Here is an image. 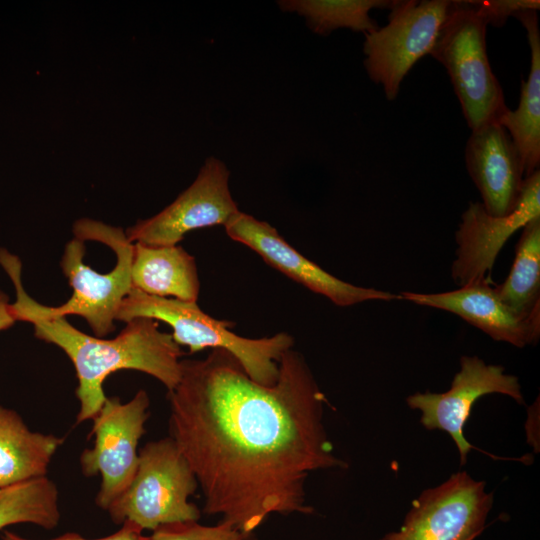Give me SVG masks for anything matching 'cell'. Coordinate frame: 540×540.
<instances>
[{"mask_svg":"<svg viewBox=\"0 0 540 540\" xmlns=\"http://www.w3.org/2000/svg\"><path fill=\"white\" fill-rule=\"evenodd\" d=\"M170 437L192 468L204 512L250 535L271 513H312L311 471L345 468L323 425L327 399L292 348L272 386L252 380L225 349L182 359L168 392Z\"/></svg>","mask_w":540,"mask_h":540,"instance_id":"6da1fadb","label":"cell"},{"mask_svg":"<svg viewBox=\"0 0 540 540\" xmlns=\"http://www.w3.org/2000/svg\"><path fill=\"white\" fill-rule=\"evenodd\" d=\"M0 266L15 288L10 304L15 321L29 322L39 340L54 344L71 360L78 380L75 394L80 403L76 423L92 418L107 396L105 379L119 370H136L153 376L171 392L181 378L183 352L171 334L159 329L156 320L137 318L126 323L112 339L91 336L78 330L64 317L42 314L37 301L22 283V263L18 256L0 248Z\"/></svg>","mask_w":540,"mask_h":540,"instance_id":"7a4b0ae2","label":"cell"},{"mask_svg":"<svg viewBox=\"0 0 540 540\" xmlns=\"http://www.w3.org/2000/svg\"><path fill=\"white\" fill-rule=\"evenodd\" d=\"M73 234L60 260L72 295L60 306H37L49 317L80 316L94 336L104 338L114 331L119 308L133 288V243L121 228L88 218L74 223Z\"/></svg>","mask_w":540,"mask_h":540,"instance_id":"3957f363","label":"cell"},{"mask_svg":"<svg viewBox=\"0 0 540 540\" xmlns=\"http://www.w3.org/2000/svg\"><path fill=\"white\" fill-rule=\"evenodd\" d=\"M137 318L162 321L172 328V337L190 353L206 348L225 349L241 364L255 382L274 385L279 377V361L294 344L291 335L281 332L272 337L251 339L229 330L230 322L204 313L197 302L152 296L132 288L123 300L116 321Z\"/></svg>","mask_w":540,"mask_h":540,"instance_id":"277c9868","label":"cell"},{"mask_svg":"<svg viewBox=\"0 0 540 540\" xmlns=\"http://www.w3.org/2000/svg\"><path fill=\"white\" fill-rule=\"evenodd\" d=\"M486 21L467 1H451L430 55L446 69L471 131L509 108L486 51Z\"/></svg>","mask_w":540,"mask_h":540,"instance_id":"5b68a950","label":"cell"},{"mask_svg":"<svg viewBox=\"0 0 540 540\" xmlns=\"http://www.w3.org/2000/svg\"><path fill=\"white\" fill-rule=\"evenodd\" d=\"M188 461L171 437L146 443L128 487L107 508L116 524L132 522L142 530L197 521L199 509L188 501L198 487Z\"/></svg>","mask_w":540,"mask_h":540,"instance_id":"8992f818","label":"cell"},{"mask_svg":"<svg viewBox=\"0 0 540 540\" xmlns=\"http://www.w3.org/2000/svg\"><path fill=\"white\" fill-rule=\"evenodd\" d=\"M450 3V0H394L388 23L364 34L366 72L375 84L382 86L387 100H395L404 77L418 60L430 53Z\"/></svg>","mask_w":540,"mask_h":540,"instance_id":"52a82bcc","label":"cell"},{"mask_svg":"<svg viewBox=\"0 0 540 540\" xmlns=\"http://www.w3.org/2000/svg\"><path fill=\"white\" fill-rule=\"evenodd\" d=\"M149 405V396L141 389L126 403L119 397H107L92 418L94 445L81 453L80 466L87 477L100 475L95 502L103 510L128 487L136 473L137 447L145 433Z\"/></svg>","mask_w":540,"mask_h":540,"instance_id":"ba28073f","label":"cell"},{"mask_svg":"<svg viewBox=\"0 0 540 540\" xmlns=\"http://www.w3.org/2000/svg\"><path fill=\"white\" fill-rule=\"evenodd\" d=\"M493 494L466 471L424 490L397 531L378 540H474L485 528Z\"/></svg>","mask_w":540,"mask_h":540,"instance_id":"9c48e42d","label":"cell"},{"mask_svg":"<svg viewBox=\"0 0 540 540\" xmlns=\"http://www.w3.org/2000/svg\"><path fill=\"white\" fill-rule=\"evenodd\" d=\"M507 395L519 404L524 403L521 385L516 376L507 374L501 365L487 364L477 356H462L460 370L455 374L450 388L443 393H415L406 402L412 409L420 410V423L427 430L448 433L465 465L468 453L477 449L464 436V427L475 402L487 394Z\"/></svg>","mask_w":540,"mask_h":540,"instance_id":"30bf717a","label":"cell"},{"mask_svg":"<svg viewBox=\"0 0 540 540\" xmlns=\"http://www.w3.org/2000/svg\"><path fill=\"white\" fill-rule=\"evenodd\" d=\"M225 164L209 157L195 181L170 205L126 230L132 243L149 246L177 245L192 230L225 225L238 210L229 189Z\"/></svg>","mask_w":540,"mask_h":540,"instance_id":"8fae6325","label":"cell"},{"mask_svg":"<svg viewBox=\"0 0 540 540\" xmlns=\"http://www.w3.org/2000/svg\"><path fill=\"white\" fill-rule=\"evenodd\" d=\"M540 217V172L524 179L515 209L498 217L489 214L480 202H470L455 232L457 248L451 278L459 287L492 282L496 258L507 240L532 219Z\"/></svg>","mask_w":540,"mask_h":540,"instance_id":"7c38bea8","label":"cell"},{"mask_svg":"<svg viewBox=\"0 0 540 540\" xmlns=\"http://www.w3.org/2000/svg\"><path fill=\"white\" fill-rule=\"evenodd\" d=\"M227 235L255 251L268 265L340 307L365 301H393L399 294L345 282L304 257L270 224L237 212L224 225Z\"/></svg>","mask_w":540,"mask_h":540,"instance_id":"4fadbf2b","label":"cell"},{"mask_svg":"<svg viewBox=\"0 0 540 540\" xmlns=\"http://www.w3.org/2000/svg\"><path fill=\"white\" fill-rule=\"evenodd\" d=\"M465 163L484 209L498 217L510 214L525 178L521 158L506 129L492 122L471 131Z\"/></svg>","mask_w":540,"mask_h":540,"instance_id":"5bb4252c","label":"cell"},{"mask_svg":"<svg viewBox=\"0 0 540 540\" xmlns=\"http://www.w3.org/2000/svg\"><path fill=\"white\" fill-rule=\"evenodd\" d=\"M493 282H480L441 293L401 292V299L450 312L480 329L495 341L523 348L540 337V314L516 315L498 297Z\"/></svg>","mask_w":540,"mask_h":540,"instance_id":"9a60e30c","label":"cell"},{"mask_svg":"<svg viewBox=\"0 0 540 540\" xmlns=\"http://www.w3.org/2000/svg\"><path fill=\"white\" fill-rule=\"evenodd\" d=\"M132 287L152 296L197 302L200 281L195 258L183 247L133 243Z\"/></svg>","mask_w":540,"mask_h":540,"instance_id":"2e32d148","label":"cell"},{"mask_svg":"<svg viewBox=\"0 0 540 540\" xmlns=\"http://www.w3.org/2000/svg\"><path fill=\"white\" fill-rule=\"evenodd\" d=\"M514 17L527 33L531 64L526 81H522L519 105L499 119L510 135L522 161L524 178L539 170L540 164V31L536 10H522Z\"/></svg>","mask_w":540,"mask_h":540,"instance_id":"e0dca14e","label":"cell"},{"mask_svg":"<svg viewBox=\"0 0 540 540\" xmlns=\"http://www.w3.org/2000/svg\"><path fill=\"white\" fill-rule=\"evenodd\" d=\"M62 442L31 431L16 411L0 405V488L46 476Z\"/></svg>","mask_w":540,"mask_h":540,"instance_id":"ac0fdd59","label":"cell"},{"mask_svg":"<svg viewBox=\"0 0 540 540\" xmlns=\"http://www.w3.org/2000/svg\"><path fill=\"white\" fill-rule=\"evenodd\" d=\"M494 289L516 315L529 318L540 314V217L522 227L509 275Z\"/></svg>","mask_w":540,"mask_h":540,"instance_id":"d6986e66","label":"cell"},{"mask_svg":"<svg viewBox=\"0 0 540 540\" xmlns=\"http://www.w3.org/2000/svg\"><path fill=\"white\" fill-rule=\"evenodd\" d=\"M393 3L394 0H284L278 6L305 17L313 32L326 36L339 28L370 33L379 28L369 16L370 10L390 9Z\"/></svg>","mask_w":540,"mask_h":540,"instance_id":"ffe728a7","label":"cell"},{"mask_svg":"<svg viewBox=\"0 0 540 540\" xmlns=\"http://www.w3.org/2000/svg\"><path fill=\"white\" fill-rule=\"evenodd\" d=\"M59 521L58 489L47 476L0 488V530L17 523L50 530Z\"/></svg>","mask_w":540,"mask_h":540,"instance_id":"44dd1931","label":"cell"},{"mask_svg":"<svg viewBox=\"0 0 540 540\" xmlns=\"http://www.w3.org/2000/svg\"><path fill=\"white\" fill-rule=\"evenodd\" d=\"M248 537L224 522L204 526L197 521H185L162 525L144 540H246Z\"/></svg>","mask_w":540,"mask_h":540,"instance_id":"7402d4cb","label":"cell"},{"mask_svg":"<svg viewBox=\"0 0 540 540\" xmlns=\"http://www.w3.org/2000/svg\"><path fill=\"white\" fill-rule=\"evenodd\" d=\"M488 24L502 27L507 19L522 10H536L540 8L538 0H466Z\"/></svg>","mask_w":540,"mask_h":540,"instance_id":"603a6c76","label":"cell"},{"mask_svg":"<svg viewBox=\"0 0 540 540\" xmlns=\"http://www.w3.org/2000/svg\"><path fill=\"white\" fill-rule=\"evenodd\" d=\"M142 529L132 522L126 521L120 530L109 536L98 539H86L77 533H65L51 540H144ZM2 540H31L23 538L11 531L5 530L2 535Z\"/></svg>","mask_w":540,"mask_h":540,"instance_id":"cb8c5ba5","label":"cell"},{"mask_svg":"<svg viewBox=\"0 0 540 540\" xmlns=\"http://www.w3.org/2000/svg\"><path fill=\"white\" fill-rule=\"evenodd\" d=\"M8 295L0 289V332L12 327L16 321L11 313Z\"/></svg>","mask_w":540,"mask_h":540,"instance_id":"d4e9b609","label":"cell"}]
</instances>
